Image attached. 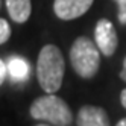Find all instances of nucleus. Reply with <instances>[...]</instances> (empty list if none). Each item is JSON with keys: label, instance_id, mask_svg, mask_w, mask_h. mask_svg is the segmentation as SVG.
<instances>
[{"label": "nucleus", "instance_id": "f257e3e1", "mask_svg": "<svg viewBox=\"0 0 126 126\" xmlns=\"http://www.w3.org/2000/svg\"><path fill=\"white\" fill-rule=\"evenodd\" d=\"M65 62L61 50L55 44H47L40 50L37 61V78L40 87L47 94L59 91L64 79Z\"/></svg>", "mask_w": 126, "mask_h": 126}, {"label": "nucleus", "instance_id": "f03ea898", "mask_svg": "<svg viewBox=\"0 0 126 126\" xmlns=\"http://www.w3.org/2000/svg\"><path fill=\"white\" fill-rule=\"evenodd\" d=\"M70 62L80 78L91 79L100 67V50L97 44L88 37H78L70 49Z\"/></svg>", "mask_w": 126, "mask_h": 126}, {"label": "nucleus", "instance_id": "7ed1b4c3", "mask_svg": "<svg viewBox=\"0 0 126 126\" xmlns=\"http://www.w3.org/2000/svg\"><path fill=\"white\" fill-rule=\"evenodd\" d=\"M29 112L32 119L49 122L53 126H68L73 120L70 106L55 94H46L35 99Z\"/></svg>", "mask_w": 126, "mask_h": 126}, {"label": "nucleus", "instance_id": "20e7f679", "mask_svg": "<svg viewBox=\"0 0 126 126\" xmlns=\"http://www.w3.org/2000/svg\"><path fill=\"white\" fill-rule=\"evenodd\" d=\"M94 40H96V44H97L99 50H100V53L105 56H112L117 50V46H119L115 28L106 18H102L97 21L96 28H94Z\"/></svg>", "mask_w": 126, "mask_h": 126}, {"label": "nucleus", "instance_id": "39448f33", "mask_svg": "<svg viewBox=\"0 0 126 126\" xmlns=\"http://www.w3.org/2000/svg\"><path fill=\"white\" fill-rule=\"evenodd\" d=\"M94 0H55L53 11L61 20H75L91 8Z\"/></svg>", "mask_w": 126, "mask_h": 126}, {"label": "nucleus", "instance_id": "423d86ee", "mask_svg": "<svg viewBox=\"0 0 126 126\" xmlns=\"http://www.w3.org/2000/svg\"><path fill=\"white\" fill-rule=\"evenodd\" d=\"M76 123L78 126H110V119L103 108L85 105L79 110Z\"/></svg>", "mask_w": 126, "mask_h": 126}, {"label": "nucleus", "instance_id": "0eeeda50", "mask_svg": "<svg viewBox=\"0 0 126 126\" xmlns=\"http://www.w3.org/2000/svg\"><path fill=\"white\" fill-rule=\"evenodd\" d=\"M6 8L11 20L15 23H26L32 12L31 0H6Z\"/></svg>", "mask_w": 126, "mask_h": 126}, {"label": "nucleus", "instance_id": "6e6552de", "mask_svg": "<svg viewBox=\"0 0 126 126\" xmlns=\"http://www.w3.org/2000/svg\"><path fill=\"white\" fill-rule=\"evenodd\" d=\"M6 65H8V75H9V78L12 80L23 82V80L28 79L31 68H29V64L26 59H23L20 56H12L6 62Z\"/></svg>", "mask_w": 126, "mask_h": 126}, {"label": "nucleus", "instance_id": "1a4fd4ad", "mask_svg": "<svg viewBox=\"0 0 126 126\" xmlns=\"http://www.w3.org/2000/svg\"><path fill=\"white\" fill-rule=\"evenodd\" d=\"M11 37V26L5 18H0V46L5 44Z\"/></svg>", "mask_w": 126, "mask_h": 126}, {"label": "nucleus", "instance_id": "9d476101", "mask_svg": "<svg viewBox=\"0 0 126 126\" xmlns=\"http://www.w3.org/2000/svg\"><path fill=\"white\" fill-rule=\"evenodd\" d=\"M117 3V8H119V12H117V17H119L120 23L126 24V0H114Z\"/></svg>", "mask_w": 126, "mask_h": 126}, {"label": "nucleus", "instance_id": "9b49d317", "mask_svg": "<svg viewBox=\"0 0 126 126\" xmlns=\"http://www.w3.org/2000/svg\"><path fill=\"white\" fill-rule=\"evenodd\" d=\"M8 76V65H6V62L0 59V85H2L5 82V79Z\"/></svg>", "mask_w": 126, "mask_h": 126}, {"label": "nucleus", "instance_id": "f8f14e48", "mask_svg": "<svg viewBox=\"0 0 126 126\" xmlns=\"http://www.w3.org/2000/svg\"><path fill=\"white\" fill-rule=\"evenodd\" d=\"M120 78L126 82V56H125V59H123V68H122V71H120Z\"/></svg>", "mask_w": 126, "mask_h": 126}, {"label": "nucleus", "instance_id": "ddd939ff", "mask_svg": "<svg viewBox=\"0 0 126 126\" xmlns=\"http://www.w3.org/2000/svg\"><path fill=\"white\" fill-rule=\"evenodd\" d=\"M120 102H122V105L126 108V88L122 90V93H120Z\"/></svg>", "mask_w": 126, "mask_h": 126}, {"label": "nucleus", "instance_id": "4468645a", "mask_svg": "<svg viewBox=\"0 0 126 126\" xmlns=\"http://www.w3.org/2000/svg\"><path fill=\"white\" fill-rule=\"evenodd\" d=\"M115 126H126V117H123V119H122L119 123H117Z\"/></svg>", "mask_w": 126, "mask_h": 126}, {"label": "nucleus", "instance_id": "2eb2a0df", "mask_svg": "<svg viewBox=\"0 0 126 126\" xmlns=\"http://www.w3.org/2000/svg\"><path fill=\"white\" fill-rule=\"evenodd\" d=\"M37 126H49V125H37Z\"/></svg>", "mask_w": 126, "mask_h": 126}, {"label": "nucleus", "instance_id": "dca6fc26", "mask_svg": "<svg viewBox=\"0 0 126 126\" xmlns=\"http://www.w3.org/2000/svg\"><path fill=\"white\" fill-rule=\"evenodd\" d=\"M0 8H2V0H0Z\"/></svg>", "mask_w": 126, "mask_h": 126}]
</instances>
